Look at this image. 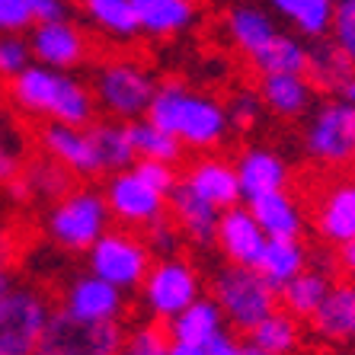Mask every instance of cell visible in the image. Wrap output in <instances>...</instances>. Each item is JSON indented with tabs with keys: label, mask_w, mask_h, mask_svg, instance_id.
Segmentation results:
<instances>
[{
	"label": "cell",
	"mask_w": 355,
	"mask_h": 355,
	"mask_svg": "<svg viewBox=\"0 0 355 355\" xmlns=\"http://www.w3.org/2000/svg\"><path fill=\"white\" fill-rule=\"evenodd\" d=\"M208 295L218 301L227 327L237 333H250L279 307V291L253 266H218L208 282Z\"/></svg>",
	"instance_id": "5b68a950"
},
{
	"label": "cell",
	"mask_w": 355,
	"mask_h": 355,
	"mask_svg": "<svg viewBox=\"0 0 355 355\" xmlns=\"http://www.w3.org/2000/svg\"><path fill=\"white\" fill-rule=\"evenodd\" d=\"M23 176L26 182H29V189H33V198H42V202H58L61 196H67V192L77 186V176L71 173V170H64L61 164H55V160L49 157H33L26 160L23 166Z\"/></svg>",
	"instance_id": "e575fe53"
},
{
	"label": "cell",
	"mask_w": 355,
	"mask_h": 355,
	"mask_svg": "<svg viewBox=\"0 0 355 355\" xmlns=\"http://www.w3.org/2000/svg\"><path fill=\"white\" fill-rule=\"evenodd\" d=\"M180 180H182V186H189L196 196L211 202L218 211H227V208L240 205V198H243L237 170H234L231 160H224V157L202 154V157H196L186 166V173H182Z\"/></svg>",
	"instance_id": "e0dca14e"
},
{
	"label": "cell",
	"mask_w": 355,
	"mask_h": 355,
	"mask_svg": "<svg viewBox=\"0 0 355 355\" xmlns=\"http://www.w3.org/2000/svg\"><path fill=\"white\" fill-rule=\"evenodd\" d=\"M311 330L327 346H349L355 343V285L352 282H333L330 295L311 317Z\"/></svg>",
	"instance_id": "ffe728a7"
},
{
	"label": "cell",
	"mask_w": 355,
	"mask_h": 355,
	"mask_svg": "<svg viewBox=\"0 0 355 355\" xmlns=\"http://www.w3.org/2000/svg\"><path fill=\"white\" fill-rule=\"evenodd\" d=\"M128 135H132V144H135V154L138 160H164V164H180L182 160V144L180 138H173L170 132L157 128L150 119H135L128 122Z\"/></svg>",
	"instance_id": "836d02e7"
},
{
	"label": "cell",
	"mask_w": 355,
	"mask_h": 355,
	"mask_svg": "<svg viewBox=\"0 0 355 355\" xmlns=\"http://www.w3.org/2000/svg\"><path fill=\"white\" fill-rule=\"evenodd\" d=\"M247 336H250V346L263 349V352L291 355L301 346V320L291 317L285 307H275L272 314L266 317V320H259Z\"/></svg>",
	"instance_id": "d6a6232c"
},
{
	"label": "cell",
	"mask_w": 355,
	"mask_h": 355,
	"mask_svg": "<svg viewBox=\"0 0 355 355\" xmlns=\"http://www.w3.org/2000/svg\"><path fill=\"white\" fill-rule=\"evenodd\" d=\"M170 343L173 339H170L164 323L138 320L125 330L119 355H170Z\"/></svg>",
	"instance_id": "d590c367"
},
{
	"label": "cell",
	"mask_w": 355,
	"mask_h": 355,
	"mask_svg": "<svg viewBox=\"0 0 355 355\" xmlns=\"http://www.w3.org/2000/svg\"><path fill=\"white\" fill-rule=\"evenodd\" d=\"M33 26L29 0H0V35H23Z\"/></svg>",
	"instance_id": "b9f144b4"
},
{
	"label": "cell",
	"mask_w": 355,
	"mask_h": 355,
	"mask_svg": "<svg viewBox=\"0 0 355 355\" xmlns=\"http://www.w3.org/2000/svg\"><path fill=\"white\" fill-rule=\"evenodd\" d=\"M170 355H208L205 346H192V343H170Z\"/></svg>",
	"instance_id": "681fc988"
},
{
	"label": "cell",
	"mask_w": 355,
	"mask_h": 355,
	"mask_svg": "<svg viewBox=\"0 0 355 355\" xmlns=\"http://www.w3.org/2000/svg\"><path fill=\"white\" fill-rule=\"evenodd\" d=\"M227 355H250V343H247V346H243V343H240V339H237V346H234Z\"/></svg>",
	"instance_id": "f5cc1de1"
},
{
	"label": "cell",
	"mask_w": 355,
	"mask_h": 355,
	"mask_svg": "<svg viewBox=\"0 0 355 355\" xmlns=\"http://www.w3.org/2000/svg\"><path fill=\"white\" fill-rule=\"evenodd\" d=\"M33 138H35V150H39L42 157L61 164L74 176H99L103 173L96 148H93V138L87 128L58 125V122H39Z\"/></svg>",
	"instance_id": "9a60e30c"
},
{
	"label": "cell",
	"mask_w": 355,
	"mask_h": 355,
	"mask_svg": "<svg viewBox=\"0 0 355 355\" xmlns=\"http://www.w3.org/2000/svg\"><path fill=\"white\" fill-rule=\"evenodd\" d=\"M7 103L26 119L74 128H90L99 112L90 83H83L71 71H55L35 61L13 80H7Z\"/></svg>",
	"instance_id": "6da1fadb"
},
{
	"label": "cell",
	"mask_w": 355,
	"mask_h": 355,
	"mask_svg": "<svg viewBox=\"0 0 355 355\" xmlns=\"http://www.w3.org/2000/svg\"><path fill=\"white\" fill-rule=\"evenodd\" d=\"M103 196H106L112 221L119 227H128V231H144L166 215V196L148 186L135 170H122V173L109 176Z\"/></svg>",
	"instance_id": "8fae6325"
},
{
	"label": "cell",
	"mask_w": 355,
	"mask_h": 355,
	"mask_svg": "<svg viewBox=\"0 0 355 355\" xmlns=\"http://www.w3.org/2000/svg\"><path fill=\"white\" fill-rule=\"evenodd\" d=\"M247 208L269 240H301V234H304L307 224L304 208H301V198L291 189L266 192V196L250 198Z\"/></svg>",
	"instance_id": "7402d4cb"
},
{
	"label": "cell",
	"mask_w": 355,
	"mask_h": 355,
	"mask_svg": "<svg viewBox=\"0 0 355 355\" xmlns=\"http://www.w3.org/2000/svg\"><path fill=\"white\" fill-rule=\"evenodd\" d=\"M339 99H343V103H349V106H355V74L349 77V80H346V87L339 90Z\"/></svg>",
	"instance_id": "816d5d0a"
},
{
	"label": "cell",
	"mask_w": 355,
	"mask_h": 355,
	"mask_svg": "<svg viewBox=\"0 0 355 355\" xmlns=\"http://www.w3.org/2000/svg\"><path fill=\"white\" fill-rule=\"evenodd\" d=\"M166 215L180 227L186 243H192V247H198V250H205L215 243L221 211H218L211 202H205L202 196H196L189 186H182V180H180V186L166 196Z\"/></svg>",
	"instance_id": "ac0fdd59"
},
{
	"label": "cell",
	"mask_w": 355,
	"mask_h": 355,
	"mask_svg": "<svg viewBox=\"0 0 355 355\" xmlns=\"http://www.w3.org/2000/svg\"><path fill=\"white\" fill-rule=\"evenodd\" d=\"M314 231L327 247L355 240V173L333 176L314 198Z\"/></svg>",
	"instance_id": "5bb4252c"
},
{
	"label": "cell",
	"mask_w": 355,
	"mask_h": 355,
	"mask_svg": "<svg viewBox=\"0 0 355 355\" xmlns=\"http://www.w3.org/2000/svg\"><path fill=\"white\" fill-rule=\"evenodd\" d=\"M224 109H227V119H231V128L247 132V128L257 125L259 112H263V99H259V90H253V87H237V90L227 93Z\"/></svg>",
	"instance_id": "8d00e7d4"
},
{
	"label": "cell",
	"mask_w": 355,
	"mask_h": 355,
	"mask_svg": "<svg viewBox=\"0 0 355 355\" xmlns=\"http://www.w3.org/2000/svg\"><path fill=\"white\" fill-rule=\"evenodd\" d=\"M144 243H148V250L154 253L157 259H166V257H180L182 253V234L180 227H176L173 221H170V215H164L160 221H154L150 227H144Z\"/></svg>",
	"instance_id": "74e56055"
},
{
	"label": "cell",
	"mask_w": 355,
	"mask_h": 355,
	"mask_svg": "<svg viewBox=\"0 0 355 355\" xmlns=\"http://www.w3.org/2000/svg\"><path fill=\"white\" fill-rule=\"evenodd\" d=\"M132 7L148 39H176L202 17V0H132Z\"/></svg>",
	"instance_id": "44dd1931"
},
{
	"label": "cell",
	"mask_w": 355,
	"mask_h": 355,
	"mask_svg": "<svg viewBox=\"0 0 355 355\" xmlns=\"http://www.w3.org/2000/svg\"><path fill=\"white\" fill-rule=\"evenodd\" d=\"M269 7L282 19H288L297 29V35L327 39V33H330V26H333L336 0H269Z\"/></svg>",
	"instance_id": "4dcf8cb0"
},
{
	"label": "cell",
	"mask_w": 355,
	"mask_h": 355,
	"mask_svg": "<svg viewBox=\"0 0 355 355\" xmlns=\"http://www.w3.org/2000/svg\"><path fill=\"white\" fill-rule=\"evenodd\" d=\"M336 263H339V272H343L355 285V240H352V243H346V247H339Z\"/></svg>",
	"instance_id": "7dc6e473"
},
{
	"label": "cell",
	"mask_w": 355,
	"mask_h": 355,
	"mask_svg": "<svg viewBox=\"0 0 355 355\" xmlns=\"http://www.w3.org/2000/svg\"><path fill=\"white\" fill-rule=\"evenodd\" d=\"M150 266H154V253L148 250L144 237L138 231H128V227H109L87 250V272L99 275L125 295L141 288Z\"/></svg>",
	"instance_id": "52a82bcc"
},
{
	"label": "cell",
	"mask_w": 355,
	"mask_h": 355,
	"mask_svg": "<svg viewBox=\"0 0 355 355\" xmlns=\"http://www.w3.org/2000/svg\"><path fill=\"white\" fill-rule=\"evenodd\" d=\"M3 189H7V196L13 198L17 205H26V202H33V189H29V182H26V176H23V173H19L17 180H10L7 186H3Z\"/></svg>",
	"instance_id": "bcb514c9"
},
{
	"label": "cell",
	"mask_w": 355,
	"mask_h": 355,
	"mask_svg": "<svg viewBox=\"0 0 355 355\" xmlns=\"http://www.w3.org/2000/svg\"><path fill=\"white\" fill-rule=\"evenodd\" d=\"M234 346H237V336H234V333H227V327H224L221 333H215V336L205 343V352L208 355H227Z\"/></svg>",
	"instance_id": "f6af8a7d"
},
{
	"label": "cell",
	"mask_w": 355,
	"mask_h": 355,
	"mask_svg": "<svg viewBox=\"0 0 355 355\" xmlns=\"http://www.w3.org/2000/svg\"><path fill=\"white\" fill-rule=\"evenodd\" d=\"M33 64V51H29V39L23 35H0V80L7 83Z\"/></svg>",
	"instance_id": "f35d334b"
},
{
	"label": "cell",
	"mask_w": 355,
	"mask_h": 355,
	"mask_svg": "<svg viewBox=\"0 0 355 355\" xmlns=\"http://www.w3.org/2000/svg\"><path fill=\"white\" fill-rule=\"evenodd\" d=\"M304 154L317 166L346 170L355 160V106L339 96L320 103L304 128Z\"/></svg>",
	"instance_id": "9c48e42d"
},
{
	"label": "cell",
	"mask_w": 355,
	"mask_h": 355,
	"mask_svg": "<svg viewBox=\"0 0 355 355\" xmlns=\"http://www.w3.org/2000/svg\"><path fill=\"white\" fill-rule=\"evenodd\" d=\"M132 170L148 182V186H154L157 192H164V196H170V192L180 186V173H176V166L164 164V160H138Z\"/></svg>",
	"instance_id": "60d3db41"
},
{
	"label": "cell",
	"mask_w": 355,
	"mask_h": 355,
	"mask_svg": "<svg viewBox=\"0 0 355 355\" xmlns=\"http://www.w3.org/2000/svg\"><path fill=\"white\" fill-rule=\"evenodd\" d=\"M202 272L192 259L180 257H166V259H154L148 279L141 282V314L144 320L154 323H170L173 317H180L192 301L202 297Z\"/></svg>",
	"instance_id": "8992f818"
},
{
	"label": "cell",
	"mask_w": 355,
	"mask_h": 355,
	"mask_svg": "<svg viewBox=\"0 0 355 355\" xmlns=\"http://www.w3.org/2000/svg\"><path fill=\"white\" fill-rule=\"evenodd\" d=\"M250 67L259 77L266 74H307V45L291 33H279L257 58H250Z\"/></svg>",
	"instance_id": "1f68e13d"
},
{
	"label": "cell",
	"mask_w": 355,
	"mask_h": 355,
	"mask_svg": "<svg viewBox=\"0 0 355 355\" xmlns=\"http://www.w3.org/2000/svg\"><path fill=\"white\" fill-rule=\"evenodd\" d=\"M26 160L29 157H23V148L10 144V141L0 135V186H7L10 180H17V176L23 173Z\"/></svg>",
	"instance_id": "7bdbcfd3"
},
{
	"label": "cell",
	"mask_w": 355,
	"mask_h": 355,
	"mask_svg": "<svg viewBox=\"0 0 355 355\" xmlns=\"http://www.w3.org/2000/svg\"><path fill=\"white\" fill-rule=\"evenodd\" d=\"M80 7L93 33L106 35L119 45H128L141 35L132 0H80Z\"/></svg>",
	"instance_id": "83f0119b"
},
{
	"label": "cell",
	"mask_w": 355,
	"mask_h": 355,
	"mask_svg": "<svg viewBox=\"0 0 355 355\" xmlns=\"http://www.w3.org/2000/svg\"><path fill=\"white\" fill-rule=\"evenodd\" d=\"M93 99L96 109L106 119L116 122H135L148 116V106L157 90L154 71L144 61L128 58V55H112L93 67Z\"/></svg>",
	"instance_id": "3957f363"
},
{
	"label": "cell",
	"mask_w": 355,
	"mask_h": 355,
	"mask_svg": "<svg viewBox=\"0 0 355 355\" xmlns=\"http://www.w3.org/2000/svg\"><path fill=\"white\" fill-rule=\"evenodd\" d=\"M224 327H227V320H224L218 301L211 295H202L198 301H192L180 317H173V320L166 323V333H170L173 343L205 346L208 339L215 336V333H221Z\"/></svg>",
	"instance_id": "f1b7e54d"
},
{
	"label": "cell",
	"mask_w": 355,
	"mask_h": 355,
	"mask_svg": "<svg viewBox=\"0 0 355 355\" xmlns=\"http://www.w3.org/2000/svg\"><path fill=\"white\" fill-rule=\"evenodd\" d=\"M234 170H237V180H240V192L243 198H257L266 196V192H279V189H288L291 186V170L285 164L282 154H275L272 148H243L240 157L234 160Z\"/></svg>",
	"instance_id": "d6986e66"
},
{
	"label": "cell",
	"mask_w": 355,
	"mask_h": 355,
	"mask_svg": "<svg viewBox=\"0 0 355 355\" xmlns=\"http://www.w3.org/2000/svg\"><path fill=\"white\" fill-rule=\"evenodd\" d=\"M307 266H311V250L301 240H269L257 263V272L275 291H282L291 279H297V275L304 272Z\"/></svg>",
	"instance_id": "f546056e"
},
{
	"label": "cell",
	"mask_w": 355,
	"mask_h": 355,
	"mask_svg": "<svg viewBox=\"0 0 355 355\" xmlns=\"http://www.w3.org/2000/svg\"><path fill=\"white\" fill-rule=\"evenodd\" d=\"M144 119H150L173 138H180L182 148L202 150V154L221 148L227 132H231L224 99L205 90H192L176 77H166L157 83Z\"/></svg>",
	"instance_id": "7a4b0ae2"
},
{
	"label": "cell",
	"mask_w": 355,
	"mask_h": 355,
	"mask_svg": "<svg viewBox=\"0 0 355 355\" xmlns=\"http://www.w3.org/2000/svg\"><path fill=\"white\" fill-rule=\"evenodd\" d=\"M122 336V323H77L55 307L35 355H119Z\"/></svg>",
	"instance_id": "30bf717a"
},
{
	"label": "cell",
	"mask_w": 355,
	"mask_h": 355,
	"mask_svg": "<svg viewBox=\"0 0 355 355\" xmlns=\"http://www.w3.org/2000/svg\"><path fill=\"white\" fill-rule=\"evenodd\" d=\"M29 51L35 64L55 67V71H77L93 58V42L87 29L71 19L39 23L29 29Z\"/></svg>",
	"instance_id": "4fadbf2b"
},
{
	"label": "cell",
	"mask_w": 355,
	"mask_h": 355,
	"mask_svg": "<svg viewBox=\"0 0 355 355\" xmlns=\"http://www.w3.org/2000/svg\"><path fill=\"white\" fill-rule=\"evenodd\" d=\"M224 35L231 39V45L243 55V58H257L259 51L279 35L272 17L266 10L253 7V3H237L224 13Z\"/></svg>",
	"instance_id": "603a6c76"
},
{
	"label": "cell",
	"mask_w": 355,
	"mask_h": 355,
	"mask_svg": "<svg viewBox=\"0 0 355 355\" xmlns=\"http://www.w3.org/2000/svg\"><path fill=\"white\" fill-rule=\"evenodd\" d=\"M51 297L39 285H13L0 297V355H35L51 320Z\"/></svg>",
	"instance_id": "ba28073f"
},
{
	"label": "cell",
	"mask_w": 355,
	"mask_h": 355,
	"mask_svg": "<svg viewBox=\"0 0 355 355\" xmlns=\"http://www.w3.org/2000/svg\"><path fill=\"white\" fill-rule=\"evenodd\" d=\"M10 253H13V237H10L7 224L0 221V269L10 263Z\"/></svg>",
	"instance_id": "c3c4849f"
},
{
	"label": "cell",
	"mask_w": 355,
	"mask_h": 355,
	"mask_svg": "<svg viewBox=\"0 0 355 355\" xmlns=\"http://www.w3.org/2000/svg\"><path fill=\"white\" fill-rule=\"evenodd\" d=\"M77 3H80V0H77Z\"/></svg>",
	"instance_id": "11a10c76"
},
{
	"label": "cell",
	"mask_w": 355,
	"mask_h": 355,
	"mask_svg": "<svg viewBox=\"0 0 355 355\" xmlns=\"http://www.w3.org/2000/svg\"><path fill=\"white\" fill-rule=\"evenodd\" d=\"M266 243H269V237L263 234V227L257 224V218L250 215L247 205H234V208H227V211H221V218H218L215 247L221 250L224 263L253 266V269H257Z\"/></svg>",
	"instance_id": "2e32d148"
},
{
	"label": "cell",
	"mask_w": 355,
	"mask_h": 355,
	"mask_svg": "<svg viewBox=\"0 0 355 355\" xmlns=\"http://www.w3.org/2000/svg\"><path fill=\"white\" fill-rule=\"evenodd\" d=\"M330 39L339 49L349 55V61L355 64V0H336L333 10V26H330Z\"/></svg>",
	"instance_id": "ab89813d"
},
{
	"label": "cell",
	"mask_w": 355,
	"mask_h": 355,
	"mask_svg": "<svg viewBox=\"0 0 355 355\" xmlns=\"http://www.w3.org/2000/svg\"><path fill=\"white\" fill-rule=\"evenodd\" d=\"M87 132H90V138H93V148H96L103 173L112 176V173H122V170H132V166L138 164L132 135H128V122L96 119Z\"/></svg>",
	"instance_id": "4316f807"
},
{
	"label": "cell",
	"mask_w": 355,
	"mask_h": 355,
	"mask_svg": "<svg viewBox=\"0 0 355 355\" xmlns=\"http://www.w3.org/2000/svg\"><path fill=\"white\" fill-rule=\"evenodd\" d=\"M29 13H33V23H55V19H67L71 13V3L67 0H29Z\"/></svg>",
	"instance_id": "ee69618b"
},
{
	"label": "cell",
	"mask_w": 355,
	"mask_h": 355,
	"mask_svg": "<svg viewBox=\"0 0 355 355\" xmlns=\"http://www.w3.org/2000/svg\"><path fill=\"white\" fill-rule=\"evenodd\" d=\"M58 311H64L77 323H122L125 291L93 272H77L61 288Z\"/></svg>",
	"instance_id": "7c38bea8"
},
{
	"label": "cell",
	"mask_w": 355,
	"mask_h": 355,
	"mask_svg": "<svg viewBox=\"0 0 355 355\" xmlns=\"http://www.w3.org/2000/svg\"><path fill=\"white\" fill-rule=\"evenodd\" d=\"M13 285H17V279H13V272H10V266H3V269H0V297L7 295Z\"/></svg>",
	"instance_id": "f907efd6"
},
{
	"label": "cell",
	"mask_w": 355,
	"mask_h": 355,
	"mask_svg": "<svg viewBox=\"0 0 355 355\" xmlns=\"http://www.w3.org/2000/svg\"><path fill=\"white\" fill-rule=\"evenodd\" d=\"M259 99L279 119H301L314 106V87L304 74H266L259 77Z\"/></svg>",
	"instance_id": "cb8c5ba5"
},
{
	"label": "cell",
	"mask_w": 355,
	"mask_h": 355,
	"mask_svg": "<svg viewBox=\"0 0 355 355\" xmlns=\"http://www.w3.org/2000/svg\"><path fill=\"white\" fill-rule=\"evenodd\" d=\"M333 282H336V272L320 269V266H307L304 272L279 291V307H285L297 320H311L314 311L323 304V297L330 295Z\"/></svg>",
	"instance_id": "484cf974"
},
{
	"label": "cell",
	"mask_w": 355,
	"mask_h": 355,
	"mask_svg": "<svg viewBox=\"0 0 355 355\" xmlns=\"http://www.w3.org/2000/svg\"><path fill=\"white\" fill-rule=\"evenodd\" d=\"M109 227H112V215H109L106 196L93 186H74L67 196L51 202L42 218L45 237L64 253H87Z\"/></svg>",
	"instance_id": "277c9868"
},
{
	"label": "cell",
	"mask_w": 355,
	"mask_h": 355,
	"mask_svg": "<svg viewBox=\"0 0 355 355\" xmlns=\"http://www.w3.org/2000/svg\"><path fill=\"white\" fill-rule=\"evenodd\" d=\"M355 74V64L349 55L339 49L333 39H314V45H307V80L320 93L339 96V90L346 87V80Z\"/></svg>",
	"instance_id": "d4e9b609"
},
{
	"label": "cell",
	"mask_w": 355,
	"mask_h": 355,
	"mask_svg": "<svg viewBox=\"0 0 355 355\" xmlns=\"http://www.w3.org/2000/svg\"><path fill=\"white\" fill-rule=\"evenodd\" d=\"M250 355H272V352H263V349H257V346H250Z\"/></svg>",
	"instance_id": "db71d44e"
}]
</instances>
